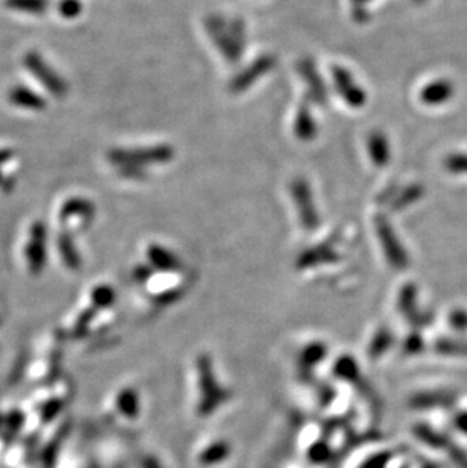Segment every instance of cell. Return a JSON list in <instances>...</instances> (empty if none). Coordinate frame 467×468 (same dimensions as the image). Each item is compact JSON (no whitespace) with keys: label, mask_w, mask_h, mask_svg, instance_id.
Listing matches in <instances>:
<instances>
[{"label":"cell","mask_w":467,"mask_h":468,"mask_svg":"<svg viewBox=\"0 0 467 468\" xmlns=\"http://www.w3.org/2000/svg\"><path fill=\"white\" fill-rule=\"evenodd\" d=\"M173 158V149L169 146H155L143 149H115L110 151V161L115 164L123 176L140 179L143 176V166L147 164H164Z\"/></svg>","instance_id":"obj_1"},{"label":"cell","mask_w":467,"mask_h":468,"mask_svg":"<svg viewBox=\"0 0 467 468\" xmlns=\"http://www.w3.org/2000/svg\"><path fill=\"white\" fill-rule=\"evenodd\" d=\"M117 406H119L120 413L126 417H135L138 414V397L134 391L125 390L120 393L119 400H117Z\"/></svg>","instance_id":"obj_20"},{"label":"cell","mask_w":467,"mask_h":468,"mask_svg":"<svg viewBox=\"0 0 467 468\" xmlns=\"http://www.w3.org/2000/svg\"><path fill=\"white\" fill-rule=\"evenodd\" d=\"M9 102L14 107L29 111H41L46 107V102L41 97L25 87H13V90L9 91Z\"/></svg>","instance_id":"obj_12"},{"label":"cell","mask_w":467,"mask_h":468,"mask_svg":"<svg viewBox=\"0 0 467 468\" xmlns=\"http://www.w3.org/2000/svg\"><path fill=\"white\" fill-rule=\"evenodd\" d=\"M448 454L451 461L457 465L458 468H467V452H464L463 449H460L457 444L451 442L449 447L446 449Z\"/></svg>","instance_id":"obj_28"},{"label":"cell","mask_w":467,"mask_h":468,"mask_svg":"<svg viewBox=\"0 0 467 468\" xmlns=\"http://www.w3.org/2000/svg\"><path fill=\"white\" fill-rule=\"evenodd\" d=\"M399 309L402 315L414 324H426L431 320V315L420 314L417 309V288L413 284H406L399 292Z\"/></svg>","instance_id":"obj_9"},{"label":"cell","mask_w":467,"mask_h":468,"mask_svg":"<svg viewBox=\"0 0 467 468\" xmlns=\"http://www.w3.org/2000/svg\"><path fill=\"white\" fill-rule=\"evenodd\" d=\"M408 403L414 409L451 408L455 403V394L449 391H422L414 394Z\"/></svg>","instance_id":"obj_10"},{"label":"cell","mask_w":467,"mask_h":468,"mask_svg":"<svg viewBox=\"0 0 467 468\" xmlns=\"http://www.w3.org/2000/svg\"><path fill=\"white\" fill-rule=\"evenodd\" d=\"M414 2H417V4H424L425 0H414Z\"/></svg>","instance_id":"obj_35"},{"label":"cell","mask_w":467,"mask_h":468,"mask_svg":"<svg viewBox=\"0 0 467 468\" xmlns=\"http://www.w3.org/2000/svg\"><path fill=\"white\" fill-rule=\"evenodd\" d=\"M392 458V453L390 452H382L378 453L375 456H372V458L361 465V468H385V465L389 464Z\"/></svg>","instance_id":"obj_30"},{"label":"cell","mask_w":467,"mask_h":468,"mask_svg":"<svg viewBox=\"0 0 467 468\" xmlns=\"http://www.w3.org/2000/svg\"><path fill=\"white\" fill-rule=\"evenodd\" d=\"M453 426L461 434L467 435V411H460L453 417Z\"/></svg>","instance_id":"obj_32"},{"label":"cell","mask_w":467,"mask_h":468,"mask_svg":"<svg viewBox=\"0 0 467 468\" xmlns=\"http://www.w3.org/2000/svg\"><path fill=\"white\" fill-rule=\"evenodd\" d=\"M58 9H60V14L63 17L73 18L80 14V9H83V6H80L79 0H61Z\"/></svg>","instance_id":"obj_27"},{"label":"cell","mask_w":467,"mask_h":468,"mask_svg":"<svg viewBox=\"0 0 467 468\" xmlns=\"http://www.w3.org/2000/svg\"><path fill=\"white\" fill-rule=\"evenodd\" d=\"M436 353L443 356H464L467 358V339L440 338L434 343Z\"/></svg>","instance_id":"obj_16"},{"label":"cell","mask_w":467,"mask_h":468,"mask_svg":"<svg viewBox=\"0 0 467 468\" xmlns=\"http://www.w3.org/2000/svg\"><path fill=\"white\" fill-rule=\"evenodd\" d=\"M295 132L300 139H311L316 137V123H314L310 110L300 107L296 122H295Z\"/></svg>","instance_id":"obj_17"},{"label":"cell","mask_w":467,"mask_h":468,"mask_svg":"<svg viewBox=\"0 0 467 468\" xmlns=\"http://www.w3.org/2000/svg\"><path fill=\"white\" fill-rule=\"evenodd\" d=\"M145 468H159V465H158L155 461L149 459V461H146V465H145Z\"/></svg>","instance_id":"obj_33"},{"label":"cell","mask_w":467,"mask_h":468,"mask_svg":"<svg viewBox=\"0 0 467 468\" xmlns=\"http://www.w3.org/2000/svg\"><path fill=\"white\" fill-rule=\"evenodd\" d=\"M323 355H325V347L322 344H314L313 347L308 349V352H305V358L303 359H305L308 364H316L318 361L322 359Z\"/></svg>","instance_id":"obj_31"},{"label":"cell","mask_w":467,"mask_h":468,"mask_svg":"<svg viewBox=\"0 0 467 468\" xmlns=\"http://www.w3.org/2000/svg\"><path fill=\"white\" fill-rule=\"evenodd\" d=\"M332 76L335 82V88L340 92V96L346 100L352 108H361L366 103V92L363 88L357 85L354 78L350 76L346 68L334 67Z\"/></svg>","instance_id":"obj_6"},{"label":"cell","mask_w":467,"mask_h":468,"mask_svg":"<svg viewBox=\"0 0 467 468\" xmlns=\"http://www.w3.org/2000/svg\"><path fill=\"white\" fill-rule=\"evenodd\" d=\"M276 64V60L271 55H264L261 58H256V60L246 68L243 70V72L232 80V91L240 92L244 91L246 88H249L256 79L263 78L268 70H272Z\"/></svg>","instance_id":"obj_7"},{"label":"cell","mask_w":467,"mask_h":468,"mask_svg":"<svg viewBox=\"0 0 467 468\" xmlns=\"http://www.w3.org/2000/svg\"><path fill=\"white\" fill-rule=\"evenodd\" d=\"M392 344H393V334H390V331L387 329H381L375 336H373L369 352L373 358H378L387 352V349Z\"/></svg>","instance_id":"obj_19"},{"label":"cell","mask_w":467,"mask_h":468,"mask_svg":"<svg viewBox=\"0 0 467 468\" xmlns=\"http://www.w3.org/2000/svg\"><path fill=\"white\" fill-rule=\"evenodd\" d=\"M300 75L303 78H305V80L308 82L311 97L314 100H316V102H325V99H326V90H325V85H323V80L318 75L316 68H314L313 63L303 61L300 64Z\"/></svg>","instance_id":"obj_13"},{"label":"cell","mask_w":467,"mask_h":468,"mask_svg":"<svg viewBox=\"0 0 467 468\" xmlns=\"http://www.w3.org/2000/svg\"><path fill=\"white\" fill-rule=\"evenodd\" d=\"M335 373H337V376H340L342 379H346V381H357L358 374H360L357 362L350 358H342L340 361H338L335 366Z\"/></svg>","instance_id":"obj_23"},{"label":"cell","mask_w":467,"mask_h":468,"mask_svg":"<svg viewBox=\"0 0 467 468\" xmlns=\"http://www.w3.org/2000/svg\"><path fill=\"white\" fill-rule=\"evenodd\" d=\"M453 84L448 79H436L420 90V102L428 107H437L453 97Z\"/></svg>","instance_id":"obj_8"},{"label":"cell","mask_w":467,"mask_h":468,"mask_svg":"<svg viewBox=\"0 0 467 468\" xmlns=\"http://www.w3.org/2000/svg\"><path fill=\"white\" fill-rule=\"evenodd\" d=\"M375 230L379 238L385 260L389 261L390 267H393L394 270H405L408 264H410V258H408V253L401 244L398 235L394 233L389 220L384 216H378L375 218Z\"/></svg>","instance_id":"obj_3"},{"label":"cell","mask_w":467,"mask_h":468,"mask_svg":"<svg viewBox=\"0 0 467 468\" xmlns=\"http://www.w3.org/2000/svg\"><path fill=\"white\" fill-rule=\"evenodd\" d=\"M229 453V446L226 442H216L213 444L211 447H208L202 456H201V459L204 464H217L220 461H224L226 456Z\"/></svg>","instance_id":"obj_22"},{"label":"cell","mask_w":467,"mask_h":468,"mask_svg":"<svg viewBox=\"0 0 467 468\" xmlns=\"http://www.w3.org/2000/svg\"><path fill=\"white\" fill-rule=\"evenodd\" d=\"M367 150H369L370 159L378 167L385 166V164H387L390 159L389 142L381 131L370 132V135L367 138Z\"/></svg>","instance_id":"obj_11"},{"label":"cell","mask_w":467,"mask_h":468,"mask_svg":"<svg viewBox=\"0 0 467 468\" xmlns=\"http://www.w3.org/2000/svg\"><path fill=\"white\" fill-rule=\"evenodd\" d=\"M217 49L224 53L226 61L234 64L240 60L244 48V26L241 21H225L220 17H209L205 23Z\"/></svg>","instance_id":"obj_2"},{"label":"cell","mask_w":467,"mask_h":468,"mask_svg":"<svg viewBox=\"0 0 467 468\" xmlns=\"http://www.w3.org/2000/svg\"><path fill=\"white\" fill-rule=\"evenodd\" d=\"M25 65L31 70V73L43 82L44 88H48L56 97H64L67 92L65 80L55 73V70L49 67V64L43 60V56L31 52L25 56Z\"/></svg>","instance_id":"obj_5"},{"label":"cell","mask_w":467,"mask_h":468,"mask_svg":"<svg viewBox=\"0 0 467 468\" xmlns=\"http://www.w3.org/2000/svg\"><path fill=\"white\" fill-rule=\"evenodd\" d=\"M414 435L424 444H426V446L433 447V449H439V450L440 449L446 450L451 444V440L446 435H443L441 432L429 427L426 425H417L414 427Z\"/></svg>","instance_id":"obj_14"},{"label":"cell","mask_w":467,"mask_h":468,"mask_svg":"<svg viewBox=\"0 0 467 468\" xmlns=\"http://www.w3.org/2000/svg\"><path fill=\"white\" fill-rule=\"evenodd\" d=\"M420 196H422V188H420V186H411V188H408L399 198H398V201H396V205H394V208L396 209H399V208H404V206H406L408 203H411V202H414V201H417V198L420 197Z\"/></svg>","instance_id":"obj_29"},{"label":"cell","mask_w":467,"mask_h":468,"mask_svg":"<svg viewBox=\"0 0 467 468\" xmlns=\"http://www.w3.org/2000/svg\"><path fill=\"white\" fill-rule=\"evenodd\" d=\"M147 256H149L150 262L154 264L157 268H159V270L172 272V270H178L179 268V261L177 260V256L172 255L164 248H159V245H152L147 252Z\"/></svg>","instance_id":"obj_15"},{"label":"cell","mask_w":467,"mask_h":468,"mask_svg":"<svg viewBox=\"0 0 467 468\" xmlns=\"http://www.w3.org/2000/svg\"><path fill=\"white\" fill-rule=\"evenodd\" d=\"M337 258V255L332 249L330 248H316L311 252L305 253L300 258V265L307 267V264H316L322 261H334Z\"/></svg>","instance_id":"obj_21"},{"label":"cell","mask_w":467,"mask_h":468,"mask_svg":"<svg viewBox=\"0 0 467 468\" xmlns=\"http://www.w3.org/2000/svg\"><path fill=\"white\" fill-rule=\"evenodd\" d=\"M448 323L451 329L455 332L458 334L467 332V311L461 308L451 311L448 315Z\"/></svg>","instance_id":"obj_24"},{"label":"cell","mask_w":467,"mask_h":468,"mask_svg":"<svg viewBox=\"0 0 467 468\" xmlns=\"http://www.w3.org/2000/svg\"><path fill=\"white\" fill-rule=\"evenodd\" d=\"M291 197H293V201L296 202L298 214L303 228L308 230L316 229L320 223V220L318 209L314 206L310 185L308 182H305V179L298 178L296 181H293V184H291Z\"/></svg>","instance_id":"obj_4"},{"label":"cell","mask_w":467,"mask_h":468,"mask_svg":"<svg viewBox=\"0 0 467 468\" xmlns=\"http://www.w3.org/2000/svg\"><path fill=\"white\" fill-rule=\"evenodd\" d=\"M446 169L455 174H467V155H451L445 161Z\"/></svg>","instance_id":"obj_26"},{"label":"cell","mask_w":467,"mask_h":468,"mask_svg":"<svg viewBox=\"0 0 467 468\" xmlns=\"http://www.w3.org/2000/svg\"><path fill=\"white\" fill-rule=\"evenodd\" d=\"M6 6L28 14H41L48 6V0H6Z\"/></svg>","instance_id":"obj_18"},{"label":"cell","mask_w":467,"mask_h":468,"mask_svg":"<svg viewBox=\"0 0 467 468\" xmlns=\"http://www.w3.org/2000/svg\"><path fill=\"white\" fill-rule=\"evenodd\" d=\"M352 2H354L355 5H361V4H366V2H369V0H352Z\"/></svg>","instance_id":"obj_34"},{"label":"cell","mask_w":467,"mask_h":468,"mask_svg":"<svg viewBox=\"0 0 467 468\" xmlns=\"http://www.w3.org/2000/svg\"><path fill=\"white\" fill-rule=\"evenodd\" d=\"M404 352L406 355H419L420 352H422V350L425 349V341H424V338L420 336L419 334H411V335H408L405 338V341H404Z\"/></svg>","instance_id":"obj_25"}]
</instances>
